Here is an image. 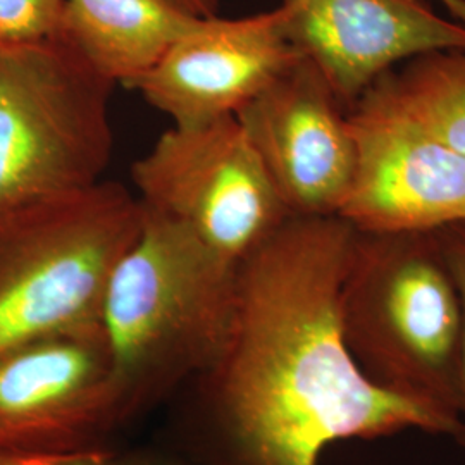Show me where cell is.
Masks as SVG:
<instances>
[{
    "label": "cell",
    "mask_w": 465,
    "mask_h": 465,
    "mask_svg": "<svg viewBox=\"0 0 465 465\" xmlns=\"http://www.w3.org/2000/svg\"><path fill=\"white\" fill-rule=\"evenodd\" d=\"M357 230L288 217L238 264L232 321L203 372L232 465H319L332 443L417 430L457 440L460 422L378 388L341 328Z\"/></svg>",
    "instance_id": "1"
},
{
    "label": "cell",
    "mask_w": 465,
    "mask_h": 465,
    "mask_svg": "<svg viewBox=\"0 0 465 465\" xmlns=\"http://www.w3.org/2000/svg\"><path fill=\"white\" fill-rule=\"evenodd\" d=\"M236 272V262L182 223L143 207L142 230L113 271L100 316L128 412L216 361Z\"/></svg>",
    "instance_id": "2"
},
{
    "label": "cell",
    "mask_w": 465,
    "mask_h": 465,
    "mask_svg": "<svg viewBox=\"0 0 465 465\" xmlns=\"http://www.w3.org/2000/svg\"><path fill=\"white\" fill-rule=\"evenodd\" d=\"M341 328L369 381L459 420L462 302L438 230L357 232Z\"/></svg>",
    "instance_id": "3"
},
{
    "label": "cell",
    "mask_w": 465,
    "mask_h": 465,
    "mask_svg": "<svg viewBox=\"0 0 465 465\" xmlns=\"http://www.w3.org/2000/svg\"><path fill=\"white\" fill-rule=\"evenodd\" d=\"M143 224L123 184L0 209V350L99 324L113 271Z\"/></svg>",
    "instance_id": "4"
},
{
    "label": "cell",
    "mask_w": 465,
    "mask_h": 465,
    "mask_svg": "<svg viewBox=\"0 0 465 465\" xmlns=\"http://www.w3.org/2000/svg\"><path fill=\"white\" fill-rule=\"evenodd\" d=\"M114 86L57 36L0 47V209L104 180Z\"/></svg>",
    "instance_id": "5"
},
{
    "label": "cell",
    "mask_w": 465,
    "mask_h": 465,
    "mask_svg": "<svg viewBox=\"0 0 465 465\" xmlns=\"http://www.w3.org/2000/svg\"><path fill=\"white\" fill-rule=\"evenodd\" d=\"M136 199L240 264L292 217L238 119L171 126L132 167Z\"/></svg>",
    "instance_id": "6"
},
{
    "label": "cell",
    "mask_w": 465,
    "mask_h": 465,
    "mask_svg": "<svg viewBox=\"0 0 465 465\" xmlns=\"http://www.w3.org/2000/svg\"><path fill=\"white\" fill-rule=\"evenodd\" d=\"M128 414L102 322L0 350L2 449H82Z\"/></svg>",
    "instance_id": "7"
},
{
    "label": "cell",
    "mask_w": 465,
    "mask_h": 465,
    "mask_svg": "<svg viewBox=\"0 0 465 465\" xmlns=\"http://www.w3.org/2000/svg\"><path fill=\"white\" fill-rule=\"evenodd\" d=\"M357 169L338 217L359 232L465 224V155L371 86L350 107Z\"/></svg>",
    "instance_id": "8"
},
{
    "label": "cell",
    "mask_w": 465,
    "mask_h": 465,
    "mask_svg": "<svg viewBox=\"0 0 465 465\" xmlns=\"http://www.w3.org/2000/svg\"><path fill=\"white\" fill-rule=\"evenodd\" d=\"M350 109L300 57L234 117L292 216H338L357 169Z\"/></svg>",
    "instance_id": "9"
},
{
    "label": "cell",
    "mask_w": 465,
    "mask_h": 465,
    "mask_svg": "<svg viewBox=\"0 0 465 465\" xmlns=\"http://www.w3.org/2000/svg\"><path fill=\"white\" fill-rule=\"evenodd\" d=\"M300 57L282 7L200 17L130 88L174 126H197L234 116Z\"/></svg>",
    "instance_id": "10"
},
{
    "label": "cell",
    "mask_w": 465,
    "mask_h": 465,
    "mask_svg": "<svg viewBox=\"0 0 465 465\" xmlns=\"http://www.w3.org/2000/svg\"><path fill=\"white\" fill-rule=\"evenodd\" d=\"M288 35L350 109L407 61L465 50V25L426 0H282Z\"/></svg>",
    "instance_id": "11"
},
{
    "label": "cell",
    "mask_w": 465,
    "mask_h": 465,
    "mask_svg": "<svg viewBox=\"0 0 465 465\" xmlns=\"http://www.w3.org/2000/svg\"><path fill=\"white\" fill-rule=\"evenodd\" d=\"M200 16L180 0H64L57 38L113 84H132Z\"/></svg>",
    "instance_id": "12"
},
{
    "label": "cell",
    "mask_w": 465,
    "mask_h": 465,
    "mask_svg": "<svg viewBox=\"0 0 465 465\" xmlns=\"http://www.w3.org/2000/svg\"><path fill=\"white\" fill-rule=\"evenodd\" d=\"M372 86L450 149L465 155V50L419 55Z\"/></svg>",
    "instance_id": "13"
},
{
    "label": "cell",
    "mask_w": 465,
    "mask_h": 465,
    "mask_svg": "<svg viewBox=\"0 0 465 465\" xmlns=\"http://www.w3.org/2000/svg\"><path fill=\"white\" fill-rule=\"evenodd\" d=\"M64 0H0V47L55 38Z\"/></svg>",
    "instance_id": "14"
},
{
    "label": "cell",
    "mask_w": 465,
    "mask_h": 465,
    "mask_svg": "<svg viewBox=\"0 0 465 465\" xmlns=\"http://www.w3.org/2000/svg\"><path fill=\"white\" fill-rule=\"evenodd\" d=\"M447 253L453 278L462 302V345H460V391H459V420L460 431L457 441L465 449V224H451L438 230Z\"/></svg>",
    "instance_id": "15"
},
{
    "label": "cell",
    "mask_w": 465,
    "mask_h": 465,
    "mask_svg": "<svg viewBox=\"0 0 465 465\" xmlns=\"http://www.w3.org/2000/svg\"><path fill=\"white\" fill-rule=\"evenodd\" d=\"M116 455L104 449H2L0 465H114Z\"/></svg>",
    "instance_id": "16"
},
{
    "label": "cell",
    "mask_w": 465,
    "mask_h": 465,
    "mask_svg": "<svg viewBox=\"0 0 465 465\" xmlns=\"http://www.w3.org/2000/svg\"><path fill=\"white\" fill-rule=\"evenodd\" d=\"M180 2L197 16H216L217 0H180Z\"/></svg>",
    "instance_id": "17"
},
{
    "label": "cell",
    "mask_w": 465,
    "mask_h": 465,
    "mask_svg": "<svg viewBox=\"0 0 465 465\" xmlns=\"http://www.w3.org/2000/svg\"><path fill=\"white\" fill-rule=\"evenodd\" d=\"M455 21H460L465 25V0H438Z\"/></svg>",
    "instance_id": "18"
},
{
    "label": "cell",
    "mask_w": 465,
    "mask_h": 465,
    "mask_svg": "<svg viewBox=\"0 0 465 465\" xmlns=\"http://www.w3.org/2000/svg\"><path fill=\"white\" fill-rule=\"evenodd\" d=\"M114 465H132V464H119V462H116Z\"/></svg>",
    "instance_id": "19"
}]
</instances>
